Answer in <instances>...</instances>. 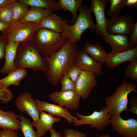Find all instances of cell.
<instances>
[{"mask_svg": "<svg viewBox=\"0 0 137 137\" xmlns=\"http://www.w3.org/2000/svg\"><path fill=\"white\" fill-rule=\"evenodd\" d=\"M21 43H10L6 44L5 49V63L3 67L0 70L3 74H9L16 69L14 60L18 48Z\"/></svg>", "mask_w": 137, "mask_h": 137, "instance_id": "19", "label": "cell"}, {"mask_svg": "<svg viewBox=\"0 0 137 137\" xmlns=\"http://www.w3.org/2000/svg\"><path fill=\"white\" fill-rule=\"evenodd\" d=\"M82 70L75 64L71 66L65 73L71 80L75 83Z\"/></svg>", "mask_w": 137, "mask_h": 137, "instance_id": "34", "label": "cell"}, {"mask_svg": "<svg viewBox=\"0 0 137 137\" xmlns=\"http://www.w3.org/2000/svg\"><path fill=\"white\" fill-rule=\"evenodd\" d=\"M110 124L113 129L124 137H137V119H123L121 114L112 115Z\"/></svg>", "mask_w": 137, "mask_h": 137, "instance_id": "9", "label": "cell"}, {"mask_svg": "<svg viewBox=\"0 0 137 137\" xmlns=\"http://www.w3.org/2000/svg\"><path fill=\"white\" fill-rule=\"evenodd\" d=\"M22 4L30 6L39 8L48 9L53 11L61 10L58 3L54 0H19Z\"/></svg>", "mask_w": 137, "mask_h": 137, "instance_id": "25", "label": "cell"}, {"mask_svg": "<svg viewBox=\"0 0 137 137\" xmlns=\"http://www.w3.org/2000/svg\"><path fill=\"white\" fill-rule=\"evenodd\" d=\"M124 72L126 79L136 82L137 60L131 62L126 67Z\"/></svg>", "mask_w": 137, "mask_h": 137, "instance_id": "31", "label": "cell"}, {"mask_svg": "<svg viewBox=\"0 0 137 137\" xmlns=\"http://www.w3.org/2000/svg\"><path fill=\"white\" fill-rule=\"evenodd\" d=\"M67 40L61 33L44 28H39L32 38V42L44 58L58 51Z\"/></svg>", "mask_w": 137, "mask_h": 137, "instance_id": "4", "label": "cell"}, {"mask_svg": "<svg viewBox=\"0 0 137 137\" xmlns=\"http://www.w3.org/2000/svg\"><path fill=\"white\" fill-rule=\"evenodd\" d=\"M96 75L93 73L82 70L75 82L74 90L82 99L89 97L92 90L97 85Z\"/></svg>", "mask_w": 137, "mask_h": 137, "instance_id": "12", "label": "cell"}, {"mask_svg": "<svg viewBox=\"0 0 137 137\" xmlns=\"http://www.w3.org/2000/svg\"><path fill=\"white\" fill-rule=\"evenodd\" d=\"M19 115L12 111H5L0 108V127L4 129H10L15 130L20 129Z\"/></svg>", "mask_w": 137, "mask_h": 137, "instance_id": "20", "label": "cell"}, {"mask_svg": "<svg viewBox=\"0 0 137 137\" xmlns=\"http://www.w3.org/2000/svg\"><path fill=\"white\" fill-rule=\"evenodd\" d=\"M135 24L132 15H118L107 19V32L110 34L129 37L133 31Z\"/></svg>", "mask_w": 137, "mask_h": 137, "instance_id": "7", "label": "cell"}, {"mask_svg": "<svg viewBox=\"0 0 137 137\" xmlns=\"http://www.w3.org/2000/svg\"><path fill=\"white\" fill-rule=\"evenodd\" d=\"M60 82L61 83L62 85L60 90L65 91L74 90L75 83L71 80L66 73L62 77Z\"/></svg>", "mask_w": 137, "mask_h": 137, "instance_id": "33", "label": "cell"}, {"mask_svg": "<svg viewBox=\"0 0 137 137\" xmlns=\"http://www.w3.org/2000/svg\"><path fill=\"white\" fill-rule=\"evenodd\" d=\"M10 24L0 20V31H5L9 27Z\"/></svg>", "mask_w": 137, "mask_h": 137, "instance_id": "42", "label": "cell"}, {"mask_svg": "<svg viewBox=\"0 0 137 137\" xmlns=\"http://www.w3.org/2000/svg\"><path fill=\"white\" fill-rule=\"evenodd\" d=\"M79 51L77 44L67 40L58 51L48 57H44L49 67L46 77L51 84L55 86L59 83L67 69L75 64Z\"/></svg>", "mask_w": 137, "mask_h": 137, "instance_id": "1", "label": "cell"}, {"mask_svg": "<svg viewBox=\"0 0 137 137\" xmlns=\"http://www.w3.org/2000/svg\"><path fill=\"white\" fill-rule=\"evenodd\" d=\"M103 64L95 60L83 50L79 51L75 64L82 70L101 75Z\"/></svg>", "mask_w": 137, "mask_h": 137, "instance_id": "15", "label": "cell"}, {"mask_svg": "<svg viewBox=\"0 0 137 137\" xmlns=\"http://www.w3.org/2000/svg\"><path fill=\"white\" fill-rule=\"evenodd\" d=\"M63 137H87L85 134L78 130L72 129L64 130Z\"/></svg>", "mask_w": 137, "mask_h": 137, "instance_id": "35", "label": "cell"}, {"mask_svg": "<svg viewBox=\"0 0 137 137\" xmlns=\"http://www.w3.org/2000/svg\"><path fill=\"white\" fill-rule=\"evenodd\" d=\"M0 137H19L15 130L4 129L0 131Z\"/></svg>", "mask_w": 137, "mask_h": 137, "instance_id": "36", "label": "cell"}, {"mask_svg": "<svg viewBox=\"0 0 137 137\" xmlns=\"http://www.w3.org/2000/svg\"><path fill=\"white\" fill-rule=\"evenodd\" d=\"M35 101L40 112L46 111L54 116L63 117L69 124L78 119V117L72 114L67 108L38 99H36Z\"/></svg>", "mask_w": 137, "mask_h": 137, "instance_id": "14", "label": "cell"}, {"mask_svg": "<svg viewBox=\"0 0 137 137\" xmlns=\"http://www.w3.org/2000/svg\"><path fill=\"white\" fill-rule=\"evenodd\" d=\"M64 20L53 12L45 16L39 24V28H44L61 33Z\"/></svg>", "mask_w": 137, "mask_h": 137, "instance_id": "21", "label": "cell"}, {"mask_svg": "<svg viewBox=\"0 0 137 137\" xmlns=\"http://www.w3.org/2000/svg\"><path fill=\"white\" fill-rule=\"evenodd\" d=\"M27 72L26 68H18L5 78L0 79V81L7 88L11 85L17 86L26 76Z\"/></svg>", "mask_w": 137, "mask_h": 137, "instance_id": "23", "label": "cell"}, {"mask_svg": "<svg viewBox=\"0 0 137 137\" xmlns=\"http://www.w3.org/2000/svg\"><path fill=\"white\" fill-rule=\"evenodd\" d=\"M61 118L54 116L43 111L40 112L38 120L33 121L32 124L37 129V137H42L52 128L54 124L60 122Z\"/></svg>", "mask_w": 137, "mask_h": 137, "instance_id": "18", "label": "cell"}, {"mask_svg": "<svg viewBox=\"0 0 137 137\" xmlns=\"http://www.w3.org/2000/svg\"><path fill=\"white\" fill-rule=\"evenodd\" d=\"M130 104L132 105L130 108L126 110V111L131 112L136 115H137V99L136 96L132 97L130 102Z\"/></svg>", "mask_w": 137, "mask_h": 137, "instance_id": "39", "label": "cell"}, {"mask_svg": "<svg viewBox=\"0 0 137 137\" xmlns=\"http://www.w3.org/2000/svg\"><path fill=\"white\" fill-rule=\"evenodd\" d=\"M109 0H92L90 9L94 14L96 24L95 29L97 36L103 37L108 32L107 19L105 16V9Z\"/></svg>", "mask_w": 137, "mask_h": 137, "instance_id": "10", "label": "cell"}, {"mask_svg": "<svg viewBox=\"0 0 137 137\" xmlns=\"http://www.w3.org/2000/svg\"><path fill=\"white\" fill-rule=\"evenodd\" d=\"M14 2L8 5L4 8L0 9V20L10 24H12V10Z\"/></svg>", "mask_w": 137, "mask_h": 137, "instance_id": "30", "label": "cell"}, {"mask_svg": "<svg viewBox=\"0 0 137 137\" xmlns=\"http://www.w3.org/2000/svg\"><path fill=\"white\" fill-rule=\"evenodd\" d=\"M49 131L50 134V137H63L61 133L56 131L53 128L50 129Z\"/></svg>", "mask_w": 137, "mask_h": 137, "instance_id": "43", "label": "cell"}, {"mask_svg": "<svg viewBox=\"0 0 137 137\" xmlns=\"http://www.w3.org/2000/svg\"><path fill=\"white\" fill-rule=\"evenodd\" d=\"M83 0H59L58 2L61 9L63 10H68L72 14L73 19L71 22L72 25L76 20L78 15L77 12L81 5Z\"/></svg>", "mask_w": 137, "mask_h": 137, "instance_id": "26", "label": "cell"}, {"mask_svg": "<svg viewBox=\"0 0 137 137\" xmlns=\"http://www.w3.org/2000/svg\"><path fill=\"white\" fill-rule=\"evenodd\" d=\"M134 47L137 45V22H135L134 28L131 34L129 37Z\"/></svg>", "mask_w": 137, "mask_h": 137, "instance_id": "38", "label": "cell"}, {"mask_svg": "<svg viewBox=\"0 0 137 137\" xmlns=\"http://www.w3.org/2000/svg\"><path fill=\"white\" fill-rule=\"evenodd\" d=\"M53 11L48 9L31 7L26 14L21 20L39 25L46 15L52 13Z\"/></svg>", "mask_w": 137, "mask_h": 137, "instance_id": "24", "label": "cell"}, {"mask_svg": "<svg viewBox=\"0 0 137 137\" xmlns=\"http://www.w3.org/2000/svg\"><path fill=\"white\" fill-rule=\"evenodd\" d=\"M14 63L16 68H28L41 71L45 74L49 67L46 59L41 55L32 39L21 43L17 51Z\"/></svg>", "mask_w": 137, "mask_h": 137, "instance_id": "2", "label": "cell"}, {"mask_svg": "<svg viewBox=\"0 0 137 137\" xmlns=\"http://www.w3.org/2000/svg\"><path fill=\"white\" fill-rule=\"evenodd\" d=\"M83 50L95 61L103 64L105 62L108 55L99 43L94 44L86 42Z\"/></svg>", "mask_w": 137, "mask_h": 137, "instance_id": "22", "label": "cell"}, {"mask_svg": "<svg viewBox=\"0 0 137 137\" xmlns=\"http://www.w3.org/2000/svg\"><path fill=\"white\" fill-rule=\"evenodd\" d=\"M16 1V0H0V9L4 8Z\"/></svg>", "mask_w": 137, "mask_h": 137, "instance_id": "41", "label": "cell"}, {"mask_svg": "<svg viewBox=\"0 0 137 137\" xmlns=\"http://www.w3.org/2000/svg\"><path fill=\"white\" fill-rule=\"evenodd\" d=\"M136 84L124 79L114 93L108 96L105 101V106L108 113L111 114H121L127 109L128 96L131 92L137 93Z\"/></svg>", "mask_w": 137, "mask_h": 137, "instance_id": "5", "label": "cell"}, {"mask_svg": "<svg viewBox=\"0 0 137 137\" xmlns=\"http://www.w3.org/2000/svg\"><path fill=\"white\" fill-rule=\"evenodd\" d=\"M50 99L59 105L76 111L79 107L81 98L74 90L57 91L49 95Z\"/></svg>", "mask_w": 137, "mask_h": 137, "instance_id": "11", "label": "cell"}, {"mask_svg": "<svg viewBox=\"0 0 137 137\" xmlns=\"http://www.w3.org/2000/svg\"><path fill=\"white\" fill-rule=\"evenodd\" d=\"M78 10V17L72 25H69L68 20H64L61 33L67 40L75 44L81 41L82 35L85 30L89 29L92 31L95 27L92 18V12L88 6L81 5Z\"/></svg>", "mask_w": 137, "mask_h": 137, "instance_id": "3", "label": "cell"}, {"mask_svg": "<svg viewBox=\"0 0 137 137\" xmlns=\"http://www.w3.org/2000/svg\"><path fill=\"white\" fill-rule=\"evenodd\" d=\"M137 59V46L128 50L108 53L105 62L106 66L110 68L115 67L126 62H132Z\"/></svg>", "mask_w": 137, "mask_h": 137, "instance_id": "16", "label": "cell"}, {"mask_svg": "<svg viewBox=\"0 0 137 137\" xmlns=\"http://www.w3.org/2000/svg\"><path fill=\"white\" fill-rule=\"evenodd\" d=\"M103 37V40L110 45L111 48V52H124L134 48L129 37L107 33Z\"/></svg>", "mask_w": 137, "mask_h": 137, "instance_id": "17", "label": "cell"}, {"mask_svg": "<svg viewBox=\"0 0 137 137\" xmlns=\"http://www.w3.org/2000/svg\"><path fill=\"white\" fill-rule=\"evenodd\" d=\"M20 121V130L25 137H37L36 131L33 129L32 122L23 114L19 115Z\"/></svg>", "mask_w": 137, "mask_h": 137, "instance_id": "27", "label": "cell"}, {"mask_svg": "<svg viewBox=\"0 0 137 137\" xmlns=\"http://www.w3.org/2000/svg\"><path fill=\"white\" fill-rule=\"evenodd\" d=\"M99 137H111L110 135L107 133L106 134L100 135H99Z\"/></svg>", "mask_w": 137, "mask_h": 137, "instance_id": "44", "label": "cell"}, {"mask_svg": "<svg viewBox=\"0 0 137 137\" xmlns=\"http://www.w3.org/2000/svg\"><path fill=\"white\" fill-rule=\"evenodd\" d=\"M76 114L79 119L74 121V126L88 124L99 130H101L110 124V119L111 115L109 114L104 107L99 111H94L88 115H82L78 112Z\"/></svg>", "mask_w": 137, "mask_h": 137, "instance_id": "8", "label": "cell"}, {"mask_svg": "<svg viewBox=\"0 0 137 137\" xmlns=\"http://www.w3.org/2000/svg\"><path fill=\"white\" fill-rule=\"evenodd\" d=\"M13 95V93L0 81V100L4 104L7 103L12 100Z\"/></svg>", "mask_w": 137, "mask_h": 137, "instance_id": "32", "label": "cell"}, {"mask_svg": "<svg viewBox=\"0 0 137 137\" xmlns=\"http://www.w3.org/2000/svg\"><path fill=\"white\" fill-rule=\"evenodd\" d=\"M29 9L28 6L18 2V0L14 2L12 10V23L22 19Z\"/></svg>", "mask_w": 137, "mask_h": 137, "instance_id": "28", "label": "cell"}, {"mask_svg": "<svg viewBox=\"0 0 137 137\" xmlns=\"http://www.w3.org/2000/svg\"><path fill=\"white\" fill-rule=\"evenodd\" d=\"M125 7L131 9L137 8V0H126Z\"/></svg>", "mask_w": 137, "mask_h": 137, "instance_id": "40", "label": "cell"}, {"mask_svg": "<svg viewBox=\"0 0 137 137\" xmlns=\"http://www.w3.org/2000/svg\"><path fill=\"white\" fill-rule=\"evenodd\" d=\"M15 105L20 112H25L33 119L36 121L39 117L40 112L35 100L29 93L25 92L20 94L16 98Z\"/></svg>", "mask_w": 137, "mask_h": 137, "instance_id": "13", "label": "cell"}, {"mask_svg": "<svg viewBox=\"0 0 137 137\" xmlns=\"http://www.w3.org/2000/svg\"><path fill=\"white\" fill-rule=\"evenodd\" d=\"M6 41L2 34L0 35V60L5 58V49Z\"/></svg>", "mask_w": 137, "mask_h": 137, "instance_id": "37", "label": "cell"}, {"mask_svg": "<svg viewBox=\"0 0 137 137\" xmlns=\"http://www.w3.org/2000/svg\"></svg>", "mask_w": 137, "mask_h": 137, "instance_id": "45", "label": "cell"}, {"mask_svg": "<svg viewBox=\"0 0 137 137\" xmlns=\"http://www.w3.org/2000/svg\"><path fill=\"white\" fill-rule=\"evenodd\" d=\"M39 28V25L20 20L12 23L2 34L6 38V44L21 43L31 39Z\"/></svg>", "mask_w": 137, "mask_h": 137, "instance_id": "6", "label": "cell"}, {"mask_svg": "<svg viewBox=\"0 0 137 137\" xmlns=\"http://www.w3.org/2000/svg\"><path fill=\"white\" fill-rule=\"evenodd\" d=\"M126 0H109L110 7L107 13L110 17L120 14L121 10L125 7Z\"/></svg>", "mask_w": 137, "mask_h": 137, "instance_id": "29", "label": "cell"}]
</instances>
